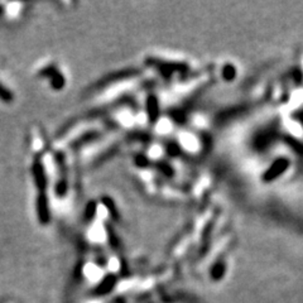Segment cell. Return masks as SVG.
Listing matches in <instances>:
<instances>
[{
    "label": "cell",
    "mask_w": 303,
    "mask_h": 303,
    "mask_svg": "<svg viewBox=\"0 0 303 303\" xmlns=\"http://www.w3.org/2000/svg\"><path fill=\"white\" fill-rule=\"evenodd\" d=\"M40 76L48 77L50 86L53 87L54 90H59V89L65 86V77L57 70V67L54 65H50L47 66V67L42 68V70L40 71Z\"/></svg>",
    "instance_id": "3"
},
{
    "label": "cell",
    "mask_w": 303,
    "mask_h": 303,
    "mask_svg": "<svg viewBox=\"0 0 303 303\" xmlns=\"http://www.w3.org/2000/svg\"><path fill=\"white\" fill-rule=\"evenodd\" d=\"M287 167H288V160L278 159L277 162L265 172V174L263 176V180L265 181V182H269V181L274 180V178H277L278 176H281V174L286 171Z\"/></svg>",
    "instance_id": "5"
},
{
    "label": "cell",
    "mask_w": 303,
    "mask_h": 303,
    "mask_svg": "<svg viewBox=\"0 0 303 303\" xmlns=\"http://www.w3.org/2000/svg\"><path fill=\"white\" fill-rule=\"evenodd\" d=\"M116 284V277L112 274L105 275L104 279L98 284L95 289H94V295L95 296H105L110 293L114 289Z\"/></svg>",
    "instance_id": "4"
},
{
    "label": "cell",
    "mask_w": 303,
    "mask_h": 303,
    "mask_svg": "<svg viewBox=\"0 0 303 303\" xmlns=\"http://www.w3.org/2000/svg\"><path fill=\"white\" fill-rule=\"evenodd\" d=\"M106 231H107V239H109V243L111 247L116 248L118 247V239H116V235L114 234V230H112V227H110L109 225H106Z\"/></svg>",
    "instance_id": "13"
},
{
    "label": "cell",
    "mask_w": 303,
    "mask_h": 303,
    "mask_svg": "<svg viewBox=\"0 0 303 303\" xmlns=\"http://www.w3.org/2000/svg\"><path fill=\"white\" fill-rule=\"evenodd\" d=\"M147 112L151 123H154L159 114V106H158V100L154 95H149L147 99Z\"/></svg>",
    "instance_id": "7"
},
{
    "label": "cell",
    "mask_w": 303,
    "mask_h": 303,
    "mask_svg": "<svg viewBox=\"0 0 303 303\" xmlns=\"http://www.w3.org/2000/svg\"><path fill=\"white\" fill-rule=\"evenodd\" d=\"M99 137H100V133L96 132V130H94V132H90V133H86V134H84L80 138H77V139H76V141L72 143V147L73 148H79V147H82V146H85V144L95 141V139H98Z\"/></svg>",
    "instance_id": "8"
},
{
    "label": "cell",
    "mask_w": 303,
    "mask_h": 303,
    "mask_svg": "<svg viewBox=\"0 0 303 303\" xmlns=\"http://www.w3.org/2000/svg\"><path fill=\"white\" fill-rule=\"evenodd\" d=\"M96 211H98V203L95 201H90L87 203L84 213V221L89 222L93 221L96 216Z\"/></svg>",
    "instance_id": "9"
},
{
    "label": "cell",
    "mask_w": 303,
    "mask_h": 303,
    "mask_svg": "<svg viewBox=\"0 0 303 303\" xmlns=\"http://www.w3.org/2000/svg\"><path fill=\"white\" fill-rule=\"evenodd\" d=\"M13 99L14 98H13L11 91L9 90V89H6V87L0 82V100L3 101V102H6V104H10Z\"/></svg>",
    "instance_id": "11"
},
{
    "label": "cell",
    "mask_w": 303,
    "mask_h": 303,
    "mask_svg": "<svg viewBox=\"0 0 303 303\" xmlns=\"http://www.w3.org/2000/svg\"><path fill=\"white\" fill-rule=\"evenodd\" d=\"M36 212L41 225H48L50 221V208L46 192H40L36 200Z\"/></svg>",
    "instance_id": "1"
},
{
    "label": "cell",
    "mask_w": 303,
    "mask_h": 303,
    "mask_svg": "<svg viewBox=\"0 0 303 303\" xmlns=\"http://www.w3.org/2000/svg\"><path fill=\"white\" fill-rule=\"evenodd\" d=\"M135 73H137V70H125V71H121V72L110 73V75L105 76L102 80H100V82L98 84V86L99 87L109 86V85H111L112 82L120 81V80L126 79V77H130V76L135 75Z\"/></svg>",
    "instance_id": "6"
},
{
    "label": "cell",
    "mask_w": 303,
    "mask_h": 303,
    "mask_svg": "<svg viewBox=\"0 0 303 303\" xmlns=\"http://www.w3.org/2000/svg\"><path fill=\"white\" fill-rule=\"evenodd\" d=\"M68 186H67V181H66L65 177L59 178L58 182H57L56 186V195L58 197H63L66 194H67Z\"/></svg>",
    "instance_id": "12"
},
{
    "label": "cell",
    "mask_w": 303,
    "mask_h": 303,
    "mask_svg": "<svg viewBox=\"0 0 303 303\" xmlns=\"http://www.w3.org/2000/svg\"><path fill=\"white\" fill-rule=\"evenodd\" d=\"M1 13H3V6L0 5V14H1Z\"/></svg>",
    "instance_id": "14"
},
{
    "label": "cell",
    "mask_w": 303,
    "mask_h": 303,
    "mask_svg": "<svg viewBox=\"0 0 303 303\" xmlns=\"http://www.w3.org/2000/svg\"><path fill=\"white\" fill-rule=\"evenodd\" d=\"M101 201H102V205H104L105 207H106V210L109 211V215L111 216V219L119 220V213L118 210H116L114 201H112L111 199H109V197H102Z\"/></svg>",
    "instance_id": "10"
},
{
    "label": "cell",
    "mask_w": 303,
    "mask_h": 303,
    "mask_svg": "<svg viewBox=\"0 0 303 303\" xmlns=\"http://www.w3.org/2000/svg\"><path fill=\"white\" fill-rule=\"evenodd\" d=\"M32 176H33V181L36 187L40 190V192H46L47 188V174H46L45 166H43L42 160L36 159L32 164Z\"/></svg>",
    "instance_id": "2"
}]
</instances>
